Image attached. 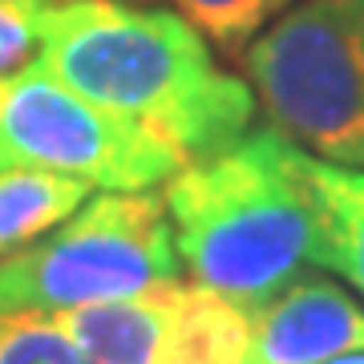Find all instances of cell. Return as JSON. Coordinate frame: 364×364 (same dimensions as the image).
<instances>
[{"instance_id":"1","label":"cell","mask_w":364,"mask_h":364,"mask_svg":"<svg viewBox=\"0 0 364 364\" xmlns=\"http://www.w3.org/2000/svg\"><path fill=\"white\" fill-rule=\"evenodd\" d=\"M37 61L81 97L130 117L182 162L255 126V93L215 61L182 13L130 0H45Z\"/></svg>"},{"instance_id":"2","label":"cell","mask_w":364,"mask_h":364,"mask_svg":"<svg viewBox=\"0 0 364 364\" xmlns=\"http://www.w3.org/2000/svg\"><path fill=\"white\" fill-rule=\"evenodd\" d=\"M304 158L275 126H251L162 182L174 247L195 284L251 312L316 263L320 219Z\"/></svg>"},{"instance_id":"3","label":"cell","mask_w":364,"mask_h":364,"mask_svg":"<svg viewBox=\"0 0 364 364\" xmlns=\"http://www.w3.org/2000/svg\"><path fill=\"white\" fill-rule=\"evenodd\" d=\"M243 69L287 142L364 166V0H296L243 49Z\"/></svg>"},{"instance_id":"4","label":"cell","mask_w":364,"mask_h":364,"mask_svg":"<svg viewBox=\"0 0 364 364\" xmlns=\"http://www.w3.org/2000/svg\"><path fill=\"white\" fill-rule=\"evenodd\" d=\"M178 247L162 195L102 191L61 227L0 259V308L69 312L178 279Z\"/></svg>"},{"instance_id":"5","label":"cell","mask_w":364,"mask_h":364,"mask_svg":"<svg viewBox=\"0 0 364 364\" xmlns=\"http://www.w3.org/2000/svg\"><path fill=\"white\" fill-rule=\"evenodd\" d=\"M0 166L57 170L102 191H146L166 182L182 158L33 61L0 90Z\"/></svg>"},{"instance_id":"6","label":"cell","mask_w":364,"mask_h":364,"mask_svg":"<svg viewBox=\"0 0 364 364\" xmlns=\"http://www.w3.org/2000/svg\"><path fill=\"white\" fill-rule=\"evenodd\" d=\"M247 316L243 364H328L364 352V308L324 275H296Z\"/></svg>"},{"instance_id":"7","label":"cell","mask_w":364,"mask_h":364,"mask_svg":"<svg viewBox=\"0 0 364 364\" xmlns=\"http://www.w3.org/2000/svg\"><path fill=\"white\" fill-rule=\"evenodd\" d=\"M304 174H308L316 219H320L316 263L328 272H340L364 299V170L332 166L308 154Z\"/></svg>"},{"instance_id":"8","label":"cell","mask_w":364,"mask_h":364,"mask_svg":"<svg viewBox=\"0 0 364 364\" xmlns=\"http://www.w3.org/2000/svg\"><path fill=\"white\" fill-rule=\"evenodd\" d=\"M85 198V178L41 166H0V259L61 227Z\"/></svg>"},{"instance_id":"9","label":"cell","mask_w":364,"mask_h":364,"mask_svg":"<svg viewBox=\"0 0 364 364\" xmlns=\"http://www.w3.org/2000/svg\"><path fill=\"white\" fill-rule=\"evenodd\" d=\"M207 41L227 53H243L296 0H170Z\"/></svg>"},{"instance_id":"10","label":"cell","mask_w":364,"mask_h":364,"mask_svg":"<svg viewBox=\"0 0 364 364\" xmlns=\"http://www.w3.org/2000/svg\"><path fill=\"white\" fill-rule=\"evenodd\" d=\"M0 364H85L53 312L0 308Z\"/></svg>"},{"instance_id":"11","label":"cell","mask_w":364,"mask_h":364,"mask_svg":"<svg viewBox=\"0 0 364 364\" xmlns=\"http://www.w3.org/2000/svg\"><path fill=\"white\" fill-rule=\"evenodd\" d=\"M45 0H0V81L16 77L41 53Z\"/></svg>"},{"instance_id":"12","label":"cell","mask_w":364,"mask_h":364,"mask_svg":"<svg viewBox=\"0 0 364 364\" xmlns=\"http://www.w3.org/2000/svg\"><path fill=\"white\" fill-rule=\"evenodd\" d=\"M328 364H364V352H348V356H336V360Z\"/></svg>"},{"instance_id":"13","label":"cell","mask_w":364,"mask_h":364,"mask_svg":"<svg viewBox=\"0 0 364 364\" xmlns=\"http://www.w3.org/2000/svg\"><path fill=\"white\" fill-rule=\"evenodd\" d=\"M0 90H4V81H0Z\"/></svg>"}]
</instances>
